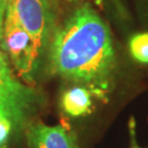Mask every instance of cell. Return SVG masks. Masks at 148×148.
Listing matches in <instances>:
<instances>
[{"mask_svg": "<svg viewBox=\"0 0 148 148\" xmlns=\"http://www.w3.org/2000/svg\"><path fill=\"white\" fill-rule=\"evenodd\" d=\"M59 8L60 0H8L5 14L12 16L36 41L46 57Z\"/></svg>", "mask_w": 148, "mask_h": 148, "instance_id": "4", "label": "cell"}, {"mask_svg": "<svg viewBox=\"0 0 148 148\" xmlns=\"http://www.w3.org/2000/svg\"><path fill=\"white\" fill-rule=\"evenodd\" d=\"M13 133V125L10 119L0 112V148L7 147L10 136Z\"/></svg>", "mask_w": 148, "mask_h": 148, "instance_id": "9", "label": "cell"}, {"mask_svg": "<svg viewBox=\"0 0 148 148\" xmlns=\"http://www.w3.org/2000/svg\"><path fill=\"white\" fill-rule=\"evenodd\" d=\"M92 97L95 95L88 88L79 85H71L62 92L59 106L67 116H85L91 112L93 104Z\"/></svg>", "mask_w": 148, "mask_h": 148, "instance_id": "6", "label": "cell"}, {"mask_svg": "<svg viewBox=\"0 0 148 148\" xmlns=\"http://www.w3.org/2000/svg\"><path fill=\"white\" fill-rule=\"evenodd\" d=\"M45 70L106 100L116 86L119 58L110 27L88 0L60 2Z\"/></svg>", "mask_w": 148, "mask_h": 148, "instance_id": "1", "label": "cell"}, {"mask_svg": "<svg viewBox=\"0 0 148 148\" xmlns=\"http://www.w3.org/2000/svg\"><path fill=\"white\" fill-rule=\"evenodd\" d=\"M45 103V97L32 85L14 75L10 62L0 48V112L10 119L16 134L25 133L32 119Z\"/></svg>", "mask_w": 148, "mask_h": 148, "instance_id": "2", "label": "cell"}, {"mask_svg": "<svg viewBox=\"0 0 148 148\" xmlns=\"http://www.w3.org/2000/svg\"><path fill=\"white\" fill-rule=\"evenodd\" d=\"M139 1H142V2H145V1H146V0H139Z\"/></svg>", "mask_w": 148, "mask_h": 148, "instance_id": "12", "label": "cell"}, {"mask_svg": "<svg viewBox=\"0 0 148 148\" xmlns=\"http://www.w3.org/2000/svg\"><path fill=\"white\" fill-rule=\"evenodd\" d=\"M7 3H8V0H0V38L2 34V27H3V21H5V16Z\"/></svg>", "mask_w": 148, "mask_h": 148, "instance_id": "11", "label": "cell"}, {"mask_svg": "<svg viewBox=\"0 0 148 148\" xmlns=\"http://www.w3.org/2000/svg\"><path fill=\"white\" fill-rule=\"evenodd\" d=\"M0 48L18 76L27 84L34 85L45 69L46 57L36 41L9 14L5 16Z\"/></svg>", "mask_w": 148, "mask_h": 148, "instance_id": "3", "label": "cell"}, {"mask_svg": "<svg viewBox=\"0 0 148 148\" xmlns=\"http://www.w3.org/2000/svg\"><path fill=\"white\" fill-rule=\"evenodd\" d=\"M128 48L136 62L148 65V32L133 35L128 42Z\"/></svg>", "mask_w": 148, "mask_h": 148, "instance_id": "7", "label": "cell"}, {"mask_svg": "<svg viewBox=\"0 0 148 148\" xmlns=\"http://www.w3.org/2000/svg\"><path fill=\"white\" fill-rule=\"evenodd\" d=\"M128 130H130V138H131V146L130 148H148V147H140L137 143V137H136V123L135 120L131 117L130 123H128Z\"/></svg>", "mask_w": 148, "mask_h": 148, "instance_id": "10", "label": "cell"}, {"mask_svg": "<svg viewBox=\"0 0 148 148\" xmlns=\"http://www.w3.org/2000/svg\"><path fill=\"white\" fill-rule=\"evenodd\" d=\"M98 10L109 12L116 19L126 20L127 12L121 0H88Z\"/></svg>", "mask_w": 148, "mask_h": 148, "instance_id": "8", "label": "cell"}, {"mask_svg": "<svg viewBox=\"0 0 148 148\" xmlns=\"http://www.w3.org/2000/svg\"><path fill=\"white\" fill-rule=\"evenodd\" d=\"M29 148H79L75 136L62 125L32 122L25 130Z\"/></svg>", "mask_w": 148, "mask_h": 148, "instance_id": "5", "label": "cell"}]
</instances>
